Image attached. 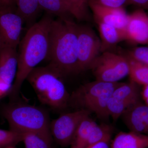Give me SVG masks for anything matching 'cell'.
I'll use <instances>...</instances> for the list:
<instances>
[{
	"label": "cell",
	"mask_w": 148,
	"mask_h": 148,
	"mask_svg": "<svg viewBox=\"0 0 148 148\" xmlns=\"http://www.w3.org/2000/svg\"><path fill=\"white\" fill-rule=\"evenodd\" d=\"M76 10L78 20L85 19L88 15V7L90 0H69Z\"/></svg>",
	"instance_id": "cell-25"
},
{
	"label": "cell",
	"mask_w": 148,
	"mask_h": 148,
	"mask_svg": "<svg viewBox=\"0 0 148 148\" xmlns=\"http://www.w3.org/2000/svg\"><path fill=\"white\" fill-rule=\"evenodd\" d=\"M53 19L48 14L32 25L20 41L17 72L9 92L12 99L18 95L22 84L33 69L47 58L50 46L51 26Z\"/></svg>",
	"instance_id": "cell-1"
},
{
	"label": "cell",
	"mask_w": 148,
	"mask_h": 148,
	"mask_svg": "<svg viewBox=\"0 0 148 148\" xmlns=\"http://www.w3.org/2000/svg\"><path fill=\"white\" fill-rule=\"evenodd\" d=\"M18 52L10 47L0 48V81L12 88L18 67Z\"/></svg>",
	"instance_id": "cell-14"
},
{
	"label": "cell",
	"mask_w": 148,
	"mask_h": 148,
	"mask_svg": "<svg viewBox=\"0 0 148 148\" xmlns=\"http://www.w3.org/2000/svg\"><path fill=\"white\" fill-rule=\"evenodd\" d=\"M78 24L70 18L53 19L50 46L47 59L48 66L63 76L79 73L78 66Z\"/></svg>",
	"instance_id": "cell-2"
},
{
	"label": "cell",
	"mask_w": 148,
	"mask_h": 148,
	"mask_svg": "<svg viewBox=\"0 0 148 148\" xmlns=\"http://www.w3.org/2000/svg\"><path fill=\"white\" fill-rule=\"evenodd\" d=\"M24 19L15 7H0L1 47L17 48L21 41Z\"/></svg>",
	"instance_id": "cell-10"
},
{
	"label": "cell",
	"mask_w": 148,
	"mask_h": 148,
	"mask_svg": "<svg viewBox=\"0 0 148 148\" xmlns=\"http://www.w3.org/2000/svg\"><path fill=\"white\" fill-rule=\"evenodd\" d=\"M17 12L24 21L33 20L40 9L38 0H15Z\"/></svg>",
	"instance_id": "cell-20"
},
{
	"label": "cell",
	"mask_w": 148,
	"mask_h": 148,
	"mask_svg": "<svg viewBox=\"0 0 148 148\" xmlns=\"http://www.w3.org/2000/svg\"><path fill=\"white\" fill-rule=\"evenodd\" d=\"M112 126L106 123L99 125L97 123L91 130L86 147L106 139L112 138Z\"/></svg>",
	"instance_id": "cell-22"
},
{
	"label": "cell",
	"mask_w": 148,
	"mask_h": 148,
	"mask_svg": "<svg viewBox=\"0 0 148 148\" xmlns=\"http://www.w3.org/2000/svg\"><path fill=\"white\" fill-rule=\"evenodd\" d=\"M3 113L11 130L52 136L49 116L42 109L27 104L12 103L6 106Z\"/></svg>",
	"instance_id": "cell-5"
},
{
	"label": "cell",
	"mask_w": 148,
	"mask_h": 148,
	"mask_svg": "<svg viewBox=\"0 0 148 148\" xmlns=\"http://www.w3.org/2000/svg\"><path fill=\"white\" fill-rule=\"evenodd\" d=\"M112 138H108L96 144L88 146L86 148H110Z\"/></svg>",
	"instance_id": "cell-27"
},
{
	"label": "cell",
	"mask_w": 148,
	"mask_h": 148,
	"mask_svg": "<svg viewBox=\"0 0 148 148\" xmlns=\"http://www.w3.org/2000/svg\"><path fill=\"white\" fill-rule=\"evenodd\" d=\"M89 70L97 80L118 82L129 75V62L125 55L106 51L97 57Z\"/></svg>",
	"instance_id": "cell-6"
},
{
	"label": "cell",
	"mask_w": 148,
	"mask_h": 148,
	"mask_svg": "<svg viewBox=\"0 0 148 148\" xmlns=\"http://www.w3.org/2000/svg\"><path fill=\"white\" fill-rule=\"evenodd\" d=\"M91 2L107 7L119 8L128 4V0H90Z\"/></svg>",
	"instance_id": "cell-26"
},
{
	"label": "cell",
	"mask_w": 148,
	"mask_h": 148,
	"mask_svg": "<svg viewBox=\"0 0 148 148\" xmlns=\"http://www.w3.org/2000/svg\"><path fill=\"white\" fill-rule=\"evenodd\" d=\"M128 4L134 5L144 10H148V0H128Z\"/></svg>",
	"instance_id": "cell-28"
},
{
	"label": "cell",
	"mask_w": 148,
	"mask_h": 148,
	"mask_svg": "<svg viewBox=\"0 0 148 148\" xmlns=\"http://www.w3.org/2000/svg\"><path fill=\"white\" fill-rule=\"evenodd\" d=\"M121 82H105L95 80L80 86L70 95L69 106L85 110L101 119L109 117L108 104L112 92Z\"/></svg>",
	"instance_id": "cell-4"
},
{
	"label": "cell",
	"mask_w": 148,
	"mask_h": 148,
	"mask_svg": "<svg viewBox=\"0 0 148 148\" xmlns=\"http://www.w3.org/2000/svg\"><path fill=\"white\" fill-rule=\"evenodd\" d=\"M126 56L129 62L130 81L140 86H148V66Z\"/></svg>",
	"instance_id": "cell-19"
},
{
	"label": "cell",
	"mask_w": 148,
	"mask_h": 148,
	"mask_svg": "<svg viewBox=\"0 0 148 148\" xmlns=\"http://www.w3.org/2000/svg\"><path fill=\"white\" fill-rule=\"evenodd\" d=\"M96 23L100 34L101 53L111 51L119 42L126 40L125 31L101 22Z\"/></svg>",
	"instance_id": "cell-15"
},
{
	"label": "cell",
	"mask_w": 148,
	"mask_h": 148,
	"mask_svg": "<svg viewBox=\"0 0 148 148\" xmlns=\"http://www.w3.org/2000/svg\"><path fill=\"white\" fill-rule=\"evenodd\" d=\"M141 90L140 85L131 81L127 83L121 82L109 98L108 104L109 116L115 121L127 109L143 101Z\"/></svg>",
	"instance_id": "cell-8"
},
{
	"label": "cell",
	"mask_w": 148,
	"mask_h": 148,
	"mask_svg": "<svg viewBox=\"0 0 148 148\" xmlns=\"http://www.w3.org/2000/svg\"><path fill=\"white\" fill-rule=\"evenodd\" d=\"M91 113L85 110H77L61 115L50 122V130L53 139L59 145H71L81 123Z\"/></svg>",
	"instance_id": "cell-7"
},
{
	"label": "cell",
	"mask_w": 148,
	"mask_h": 148,
	"mask_svg": "<svg viewBox=\"0 0 148 148\" xmlns=\"http://www.w3.org/2000/svg\"><path fill=\"white\" fill-rule=\"evenodd\" d=\"M97 124L90 116L84 120L78 128L71 144V148H85L90 132Z\"/></svg>",
	"instance_id": "cell-18"
},
{
	"label": "cell",
	"mask_w": 148,
	"mask_h": 148,
	"mask_svg": "<svg viewBox=\"0 0 148 148\" xmlns=\"http://www.w3.org/2000/svg\"><path fill=\"white\" fill-rule=\"evenodd\" d=\"M10 87H9L0 81V97L5 95L8 92H10Z\"/></svg>",
	"instance_id": "cell-30"
},
{
	"label": "cell",
	"mask_w": 148,
	"mask_h": 148,
	"mask_svg": "<svg viewBox=\"0 0 148 148\" xmlns=\"http://www.w3.org/2000/svg\"><path fill=\"white\" fill-rule=\"evenodd\" d=\"M88 5L95 22L108 24L125 32L128 14L123 8L107 7L91 2H89Z\"/></svg>",
	"instance_id": "cell-12"
},
{
	"label": "cell",
	"mask_w": 148,
	"mask_h": 148,
	"mask_svg": "<svg viewBox=\"0 0 148 148\" xmlns=\"http://www.w3.org/2000/svg\"><path fill=\"white\" fill-rule=\"evenodd\" d=\"M15 0H0V7H15Z\"/></svg>",
	"instance_id": "cell-31"
},
{
	"label": "cell",
	"mask_w": 148,
	"mask_h": 148,
	"mask_svg": "<svg viewBox=\"0 0 148 148\" xmlns=\"http://www.w3.org/2000/svg\"><path fill=\"white\" fill-rule=\"evenodd\" d=\"M141 97L143 102L148 106V86H144L141 90Z\"/></svg>",
	"instance_id": "cell-29"
},
{
	"label": "cell",
	"mask_w": 148,
	"mask_h": 148,
	"mask_svg": "<svg viewBox=\"0 0 148 148\" xmlns=\"http://www.w3.org/2000/svg\"><path fill=\"white\" fill-rule=\"evenodd\" d=\"M40 9L59 18H69L71 16L78 19L76 10L69 0H38Z\"/></svg>",
	"instance_id": "cell-17"
},
{
	"label": "cell",
	"mask_w": 148,
	"mask_h": 148,
	"mask_svg": "<svg viewBox=\"0 0 148 148\" xmlns=\"http://www.w3.org/2000/svg\"><path fill=\"white\" fill-rule=\"evenodd\" d=\"M126 40L135 44L148 45V14L142 9L128 14Z\"/></svg>",
	"instance_id": "cell-11"
},
{
	"label": "cell",
	"mask_w": 148,
	"mask_h": 148,
	"mask_svg": "<svg viewBox=\"0 0 148 148\" xmlns=\"http://www.w3.org/2000/svg\"><path fill=\"white\" fill-rule=\"evenodd\" d=\"M121 118L130 131L148 135V106L143 101L127 109Z\"/></svg>",
	"instance_id": "cell-13"
},
{
	"label": "cell",
	"mask_w": 148,
	"mask_h": 148,
	"mask_svg": "<svg viewBox=\"0 0 148 148\" xmlns=\"http://www.w3.org/2000/svg\"><path fill=\"white\" fill-rule=\"evenodd\" d=\"M6 148H14V147H8Z\"/></svg>",
	"instance_id": "cell-32"
},
{
	"label": "cell",
	"mask_w": 148,
	"mask_h": 148,
	"mask_svg": "<svg viewBox=\"0 0 148 148\" xmlns=\"http://www.w3.org/2000/svg\"><path fill=\"white\" fill-rule=\"evenodd\" d=\"M110 148H148V135L130 131L121 132L112 140Z\"/></svg>",
	"instance_id": "cell-16"
},
{
	"label": "cell",
	"mask_w": 148,
	"mask_h": 148,
	"mask_svg": "<svg viewBox=\"0 0 148 148\" xmlns=\"http://www.w3.org/2000/svg\"><path fill=\"white\" fill-rule=\"evenodd\" d=\"M125 55L148 66V47H147L134 48L128 51Z\"/></svg>",
	"instance_id": "cell-24"
},
{
	"label": "cell",
	"mask_w": 148,
	"mask_h": 148,
	"mask_svg": "<svg viewBox=\"0 0 148 148\" xmlns=\"http://www.w3.org/2000/svg\"><path fill=\"white\" fill-rule=\"evenodd\" d=\"M25 133L13 130L0 129V148L14 147L22 142Z\"/></svg>",
	"instance_id": "cell-23"
},
{
	"label": "cell",
	"mask_w": 148,
	"mask_h": 148,
	"mask_svg": "<svg viewBox=\"0 0 148 148\" xmlns=\"http://www.w3.org/2000/svg\"><path fill=\"white\" fill-rule=\"evenodd\" d=\"M100 38L91 28L78 25V66L79 73L89 70L90 66L101 54Z\"/></svg>",
	"instance_id": "cell-9"
},
{
	"label": "cell",
	"mask_w": 148,
	"mask_h": 148,
	"mask_svg": "<svg viewBox=\"0 0 148 148\" xmlns=\"http://www.w3.org/2000/svg\"><path fill=\"white\" fill-rule=\"evenodd\" d=\"M53 138L39 133H25L22 142L25 148H52Z\"/></svg>",
	"instance_id": "cell-21"
},
{
	"label": "cell",
	"mask_w": 148,
	"mask_h": 148,
	"mask_svg": "<svg viewBox=\"0 0 148 148\" xmlns=\"http://www.w3.org/2000/svg\"><path fill=\"white\" fill-rule=\"evenodd\" d=\"M0 48H1V45H0Z\"/></svg>",
	"instance_id": "cell-33"
},
{
	"label": "cell",
	"mask_w": 148,
	"mask_h": 148,
	"mask_svg": "<svg viewBox=\"0 0 148 148\" xmlns=\"http://www.w3.org/2000/svg\"><path fill=\"white\" fill-rule=\"evenodd\" d=\"M63 76L50 66L36 67L27 80L42 104L56 110L69 106L70 95L62 80Z\"/></svg>",
	"instance_id": "cell-3"
}]
</instances>
